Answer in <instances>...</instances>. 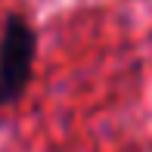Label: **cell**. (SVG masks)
<instances>
[{
  "mask_svg": "<svg viewBox=\"0 0 152 152\" xmlns=\"http://www.w3.org/2000/svg\"><path fill=\"white\" fill-rule=\"evenodd\" d=\"M34 62V31L25 19H10L0 44V106L12 102L28 87Z\"/></svg>",
  "mask_w": 152,
  "mask_h": 152,
  "instance_id": "cell-1",
  "label": "cell"
}]
</instances>
